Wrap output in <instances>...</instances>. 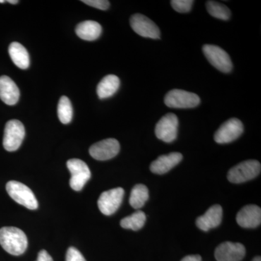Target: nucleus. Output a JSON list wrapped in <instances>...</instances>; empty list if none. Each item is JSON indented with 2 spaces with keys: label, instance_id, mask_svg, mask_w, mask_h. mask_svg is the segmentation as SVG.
I'll return each instance as SVG.
<instances>
[{
  "label": "nucleus",
  "instance_id": "f257e3e1",
  "mask_svg": "<svg viewBox=\"0 0 261 261\" xmlns=\"http://www.w3.org/2000/svg\"><path fill=\"white\" fill-rule=\"evenodd\" d=\"M0 245L8 253L20 255L27 250L28 239L20 228L5 226L0 228Z\"/></svg>",
  "mask_w": 261,
  "mask_h": 261
},
{
  "label": "nucleus",
  "instance_id": "f03ea898",
  "mask_svg": "<svg viewBox=\"0 0 261 261\" xmlns=\"http://www.w3.org/2000/svg\"><path fill=\"white\" fill-rule=\"evenodd\" d=\"M260 163L255 160H248L239 163L228 171V181L233 184H240L250 181L260 174Z\"/></svg>",
  "mask_w": 261,
  "mask_h": 261
},
{
  "label": "nucleus",
  "instance_id": "7ed1b4c3",
  "mask_svg": "<svg viewBox=\"0 0 261 261\" xmlns=\"http://www.w3.org/2000/svg\"><path fill=\"white\" fill-rule=\"evenodd\" d=\"M6 190L13 200L30 210H36L38 207V201L29 187L24 184L16 181L8 182Z\"/></svg>",
  "mask_w": 261,
  "mask_h": 261
},
{
  "label": "nucleus",
  "instance_id": "20e7f679",
  "mask_svg": "<svg viewBox=\"0 0 261 261\" xmlns=\"http://www.w3.org/2000/svg\"><path fill=\"white\" fill-rule=\"evenodd\" d=\"M166 106L171 108H193L200 103V98L197 94L181 89H173L165 96Z\"/></svg>",
  "mask_w": 261,
  "mask_h": 261
},
{
  "label": "nucleus",
  "instance_id": "39448f33",
  "mask_svg": "<svg viewBox=\"0 0 261 261\" xmlns=\"http://www.w3.org/2000/svg\"><path fill=\"white\" fill-rule=\"evenodd\" d=\"M25 128L18 120H10L5 125L3 146L7 151L13 152L21 145L25 137Z\"/></svg>",
  "mask_w": 261,
  "mask_h": 261
},
{
  "label": "nucleus",
  "instance_id": "423d86ee",
  "mask_svg": "<svg viewBox=\"0 0 261 261\" xmlns=\"http://www.w3.org/2000/svg\"><path fill=\"white\" fill-rule=\"evenodd\" d=\"M67 167L71 174L70 187L75 191H81L91 178L90 170L88 166L82 160L74 159L68 161Z\"/></svg>",
  "mask_w": 261,
  "mask_h": 261
},
{
  "label": "nucleus",
  "instance_id": "0eeeda50",
  "mask_svg": "<svg viewBox=\"0 0 261 261\" xmlns=\"http://www.w3.org/2000/svg\"><path fill=\"white\" fill-rule=\"evenodd\" d=\"M204 55L211 65L223 73H229L233 65L228 53L218 46L205 44L202 47Z\"/></svg>",
  "mask_w": 261,
  "mask_h": 261
},
{
  "label": "nucleus",
  "instance_id": "6e6552de",
  "mask_svg": "<svg viewBox=\"0 0 261 261\" xmlns=\"http://www.w3.org/2000/svg\"><path fill=\"white\" fill-rule=\"evenodd\" d=\"M177 116L169 113L160 119L155 126V135L163 142L171 143L176 140L178 135Z\"/></svg>",
  "mask_w": 261,
  "mask_h": 261
},
{
  "label": "nucleus",
  "instance_id": "1a4fd4ad",
  "mask_svg": "<svg viewBox=\"0 0 261 261\" xmlns=\"http://www.w3.org/2000/svg\"><path fill=\"white\" fill-rule=\"evenodd\" d=\"M123 196L124 190L121 187L102 192L97 202L99 211L106 216L115 214L121 205Z\"/></svg>",
  "mask_w": 261,
  "mask_h": 261
},
{
  "label": "nucleus",
  "instance_id": "9d476101",
  "mask_svg": "<svg viewBox=\"0 0 261 261\" xmlns=\"http://www.w3.org/2000/svg\"><path fill=\"white\" fill-rule=\"evenodd\" d=\"M244 126L238 118H231L216 130L214 140L219 144H227L236 140L243 133Z\"/></svg>",
  "mask_w": 261,
  "mask_h": 261
},
{
  "label": "nucleus",
  "instance_id": "9b49d317",
  "mask_svg": "<svg viewBox=\"0 0 261 261\" xmlns=\"http://www.w3.org/2000/svg\"><path fill=\"white\" fill-rule=\"evenodd\" d=\"M132 29L142 37L159 39L161 32L159 27L152 20L142 14H135L130 18Z\"/></svg>",
  "mask_w": 261,
  "mask_h": 261
},
{
  "label": "nucleus",
  "instance_id": "f8f14e48",
  "mask_svg": "<svg viewBox=\"0 0 261 261\" xmlns=\"http://www.w3.org/2000/svg\"><path fill=\"white\" fill-rule=\"evenodd\" d=\"M120 151V144L116 139L109 138L91 146L89 154L97 161H108L116 157Z\"/></svg>",
  "mask_w": 261,
  "mask_h": 261
},
{
  "label": "nucleus",
  "instance_id": "ddd939ff",
  "mask_svg": "<svg viewBox=\"0 0 261 261\" xmlns=\"http://www.w3.org/2000/svg\"><path fill=\"white\" fill-rule=\"evenodd\" d=\"M245 253L246 250L243 244L225 242L216 247L215 257L217 261H240Z\"/></svg>",
  "mask_w": 261,
  "mask_h": 261
},
{
  "label": "nucleus",
  "instance_id": "4468645a",
  "mask_svg": "<svg viewBox=\"0 0 261 261\" xmlns=\"http://www.w3.org/2000/svg\"><path fill=\"white\" fill-rule=\"evenodd\" d=\"M237 222L241 227H257L261 222L260 207L255 205L245 206L237 215Z\"/></svg>",
  "mask_w": 261,
  "mask_h": 261
},
{
  "label": "nucleus",
  "instance_id": "2eb2a0df",
  "mask_svg": "<svg viewBox=\"0 0 261 261\" xmlns=\"http://www.w3.org/2000/svg\"><path fill=\"white\" fill-rule=\"evenodd\" d=\"M223 209L221 205L211 206L206 211L203 216H201L196 220L197 227L204 231H207L211 228L219 226L222 221Z\"/></svg>",
  "mask_w": 261,
  "mask_h": 261
},
{
  "label": "nucleus",
  "instance_id": "dca6fc26",
  "mask_svg": "<svg viewBox=\"0 0 261 261\" xmlns=\"http://www.w3.org/2000/svg\"><path fill=\"white\" fill-rule=\"evenodd\" d=\"M183 156L179 152L163 154L151 163L150 171L156 174H164L181 162Z\"/></svg>",
  "mask_w": 261,
  "mask_h": 261
},
{
  "label": "nucleus",
  "instance_id": "f3484780",
  "mask_svg": "<svg viewBox=\"0 0 261 261\" xmlns=\"http://www.w3.org/2000/svg\"><path fill=\"white\" fill-rule=\"evenodd\" d=\"M20 97L18 86L10 77H0V99L8 106H14Z\"/></svg>",
  "mask_w": 261,
  "mask_h": 261
},
{
  "label": "nucleus",
  "instance_id": "a211bd4d",
  "mask_svg": "<svg viewBox=\"0 0 261 261\" xmlns=\"http://www.w3.org/2000/svg\"><path fill=\"white\" fill-rule=\"evenodd\" d=\"M75 34L84 40H96L102 34V27L94 20H85L77 25Z\"/></svg>",
  "mask_w": 261,
  "mask_h": 261
},
{
  "label": "nucleus",
  "instance_id": "6ab92c4d",
  "mask_svg": "<svg viewBox=\"0 0 261 261\" xmlns=\"http://www.w3.org/2000/svg\"><path fill=\"white\" fill-rule=\"evenodd\" d=\"M9 55L14 64L20 69H27L30 65L28 51L21 44L13 42L9 46Z\"/></svg>",
  "mask_w": 261,
  "mask_h": 261
},
{
  "label": "nucleus",
  "instance_id": "aec40b11",
  "mask_svg": "<svg viewBox=\"0 0 261 261\" xmlns=\"http://www.w3.org/2000/svg\"><path fill=\"white\" fill-rule=\"evenodd\" d=\"M120 87V80L115 75H108L98 84L97 93L99 99L112 97Z\"/></svg>",
  "mask_w": 261,
  "mask_h": 261
},
{
  "label": "nucleus",
  "instance_id": "412c9836",
  "mask_svg": "<svg viewBox=\"0 0 261 261\" xmlns=\"http://www.w3.org/2000/svg\"><path fill=\"white\" fill-rule=\"evenodd\" d=\"M149 199V191L144 185H137L130 192L129 203L133 208L140 209L143 207Z\"/></svg>",
  "mask_w": 261,
  "mask_h": 261
},
{
  "label": "nucleus",
  "instance_id": "4be33fe9",
  "mask_svg": "<svg viewBox=\"0 0 261 261\" xmlns=\"http://www.w3.org/2000/svg\"><path fill=\"white\" fill-rule=\"evenodd\" d=\"M146 219L147 217L145 213L143 211H137L130 216L123 218L121 221V226L122 228L126 229L138 231L143 227Z\"/></svg>",
  "mask_w": 261,
  "mask_h": 261
},
{
  "label": "nucleus",
  "instance_id": "5701e85b",
  "mask_svg": "<svg viewBox=\"0 0 261 261\" xmlns=\"http://www.w3.org/2000/svg\"><path fill=\"white\" fill-rule=\"evenodd\" d=\"M206 8L209 14L214 18L227 20L231 16V11L228 7L218 2L207 1Z\"/></svg>",
  "mask_w": 261,
  "mask_h": 261
},
{
  "label": "nucleus",
  "instance_id": "b1692460",
  "mask_svg": "<svg viewBox=\"0 0 261 261\" xmlns=\"http://www.w3.org/2000/svg\"><path fill=\"white\" fill-rule=\"evenodd\" d=\"M58 115L60 121L63 124H68L73 118V108L70 99L65 96L60 99L58 106Z\"/></svg>",
  "mask_w": 261,
  "mask_h": 261
},
{
  "label": "nucleus",
  "instance_id": "393cba45",
  "mask_svg": "<svg viewBox=\"0 0 261 261\" xmlns=\"http://www.w3.org/2000/svg\"><path fill=\"white\" fill-rule=\"evenodd\" d=\"M194 1L192 0H172L171 2V6L173 10L178 13H188L192 9Z\"/></svg>",
  "mask_w": 261,
  "mask_h": 261
},
{
  "label": "nucleus",
  "instance_id": "a878e982",
  "mask_svg": "<svg viewBox=\"0 0 261 261\" xmlns=\"http://www.w3.org/2000/svg\"><path fill=\"white\" fill-rule=\"evenodd\" d=\"M65 261H87L80 250L73 247H70L66 252Z\"/></svg>",
  "mask_w": 261,
  "mask_h": 261
},
{
  "label": "nucleus",
  "instance_id": "bb28decb",
  "mask_svg": "<svg viewBox=\"0 0 261 261\" xmlns=\"http://www.w3.org/2000/svg\"><path fill=\"white\" fill-rule=\"evenodd\" d=\"M82 2L89 6L102 10H108L110 7V2L107 0H84Z\"/></svg>",
  "mask_w": 261,
  "mask_h": 261
},
{
  "label": "nucleus",
  "instance_id": "cd10ccee",
  "mask_svg": "<svg viewBox=\"0 0 261 261\" xmlns=\"http://www.w3.org/2000/svg\"><path fill=\"white\" fill-rule=\"evenodd\" d=\"M37 261H53V259L46 250H42L38 254Z\"/></svg>",
  "mask_w": 261,
  "mask_h": 261
},
{
  "label": "nucleus",
  "instance_id": "c85d7f7f",
  "mask_svg": "<svg viewBox=\"0 0 261 261\" xmlns=\"http://www.w3.org/2000/svg\"><path fill=\"white\" fill-rule=\"evenodd\" d=\"M181 261H202V257L199 255H187Z\"/></svg>",
  "mask_w": 261,
  "mask_h": 261
},
{
  "label": "nucleus",
  "instance_id": "c756f323",
  "mask_svg": "<svg viewBox=\"0 0 261 261\" xmlns=\"http://www.w3.org/2000/svg\"><path fill=\"white\" fill-rule=\"evenodd\" d=\"M8 3L10 4L16 5L18 4V0H8Z\"/></svg>",
  "mask_w": 261,
  "mask_h": 261
},
{
  "label": "nucleus",
  "instance_id": "7c9ffc66",
  "mask_svg": "<svg viewBox=\"0 0 261 261\" xmlns=\"http://www.w3.org/2000/svg\"><path fill=\"white\" fill-rule=\"evenodd\" d=\"M252 261H261V258L260 256L255 257V258L253 259Z\"/></svg>",
  "mask_w": 261,
  "mask_h": 261
},
{
  "label": "nucleus",
  "instance_id": "2f4dec72",
  "mask_svg": "<svg viewBox=\"0 0 261 261\" xmlns=\"http://www.w3.org/2000/svg\"><path fill=\"white\" fill-rule=\"evenodd\" d=\"M6 1H5V0H0V3H4Z\"/></svg>",
  "mask_w": 261,
  "mask_h": 261
}]
</instances>
